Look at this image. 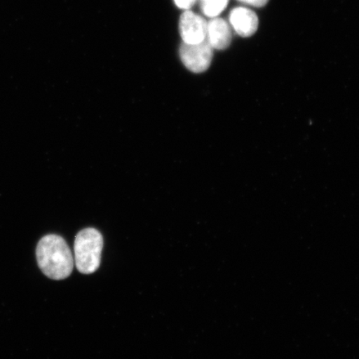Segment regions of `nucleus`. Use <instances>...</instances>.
<instances>
[{"mask_svg":"<svg viewBox=\"0 0 359 359\" xmlns=\"http://www.w3.org/2000/svg\"><path fill=\"white\" fill-rule=\"evenodd\" d=\"M36 257L42 272L52 280H65L74 271L73 254L64 238L48 235L39 241Z\"/></svg>","mask_w":359,"mask_h":359,"instance_id":"nucleus-1","label":"nucleus"},{"mask_svg":"<svg viewBox=\"0 0 359 359\" xmlns=\"http://www.w3.org/2000/svg\"><path fill=\"white\" fill-rule=\"evenodd\" d=\"M103 238L94 228L83 229L76 236L74 263L80 273L89 275L100 266Z\"/></svg>","mask_w":359,"mask_h":359,"instance_id":"nucleus-2","label":"nucleus"},{"mask_svg":"<svg viewBox=\"0 0 359 359\" xmlns=\"http://www.w3.org/2000/svg\"><path fill=\"white\" fill-rule=\"evenodd\" d=\"M180 57L187 69L195 74L208 70L213 58V48L208 40L196 44L182 43Z\"/></svg>","mask_w":359,"mask_h":359,"instance_id":"nucleus-3","label":"nucleus"},{"mask_svg":"<svg viewBox=\"0 0 359 359\" xmlns=\"http://www.w3.org/2000/svg\"><path fill=\"white\" fill-rule=\"evenodd\" d=\"M179 25L183 43L196 44L206 40L208 22L196 13L191 11L184 12Z\"/></svg>","mask_w":359,"mask_h":359,"instance_id":"nucleus-4","label":"nucleus"},{"mask_svg":"<svg viewBox=\"0 0 359 359\" xmlns=\"http://www.w3.org/2000/svg\"><path fill=\"white\" fill-rule=\"evenodd\" d=\"M230 22L237 34L243 38L252 36L258 29L259 20L250 8L237 7L231 12Z\"/></svg>","mask_w":359,"mask_h":359,"instance_id":"nucleus-5","label":"nucleus"},{"mask_svg":"<svg viewBox=\"0 0 359 359\" xmlns=\"http://www.w3.org/2000/svg\"><path fill=\"white\" fill-rule=\"evenodd\" d=\"M231 39V27L226 20L217 17L208 22L206 40L213 49L224 50L230 46Z\"/></svg>","mask_w":359,"mask_h":359,"instance_id":"nucleus-6","label":"nucleus"},{"mask_svg":"<svg viewBox=\"0 0 359 359\" xmlns=\"http://www.w3.org/2000/svg\"><path fill=\"white\" fill-rule=\"evenodd\" d=\"M229 0H201V11L205 16L217 18L227 6Z\"/></svg>","mask_w":359,"mask_h":359,"instance_id":"nucleus-7","label":"nucleus"},{"mask_svg":"<svg viewBox=\"0 0 359 359\" xmlns=\"http://www.w3.org/2000/svg\"><path fill=\"white\" fill-rule=\"evenodd\" d=\"M177 6L182 10L190 11V8L194 6L196 0H174Z\"/></svg>","mask_w":359,"mask_h":359,"instance_id":"nucleus-8","label":"nucleus"},{"mask_svg":"<svg viewBox=\"0 0 359 359\" xmlns=\"http://www.w3.org/2000/svg\"><path fill=\"white\" fill-rule=\"evenodd\" d=\"M237 1L248 4L250 6L259 8L266 6L269 0H237Z\"/></svg>","mask_w":359,"mask_h":359,"instance_id":"nucleus-9","label":"nucleus"}]
</instances>
